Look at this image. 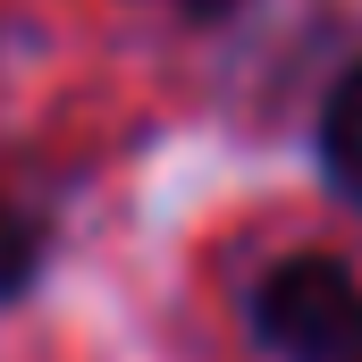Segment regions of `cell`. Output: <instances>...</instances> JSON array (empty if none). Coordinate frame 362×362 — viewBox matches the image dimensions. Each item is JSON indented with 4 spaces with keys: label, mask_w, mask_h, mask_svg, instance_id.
Instances as JSON below:
<instances>
[{
    "label": "cell",
    "mask_w": 362,
    "mask_h": 362,
    "mask_svg": "<svg viewBox=\"0 0 362 362\" xmlns=\"http://www.w3.org/2000/svg\"><path fill=\"white\" fill-rule=\"evenodd\" d=\"M329 169L362 194V68L337 85V101H329Z\"/></svg>",
    "instance_id": "obj_2"
},
{
    "label": "cell",
    "mask_w": 362,
    "mask_h": 362,
    "mask_svg": "<svg viewBox=\"0 0 362 362\" xmlns=\"http://www.w3.org/2000/svg\"><path fill=\"white\" fill-rule=\"evenodd\" d=\"M262 337L286 362H362V278L346 262H286L262 286Z\"/></svg>",
    "instance_id": "obj_1"
},
{
    "label": "cell",
    "mask_w": 362,
    "mask_h": 362,
    "mask_svg": "<svg viewBox=\"0 0 362 362\" xmlns=\"http://www.w3.org/2000/svg\"><path fill=\"white\" fill-rule=\"evenodd\" d=\"M34 262H42V228L0 202V295H17V286L34 278Z\"/></svg>",
    "instance_id": "obj_3"
}]
</instances>
